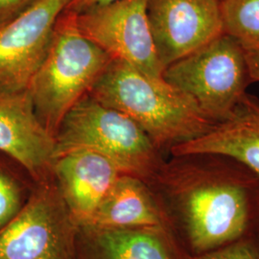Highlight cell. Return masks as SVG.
<instances>
[{
    "label": "cell",
    "mask_w": 259,
    "mask_h": 259,
    "mask_svg": "<svg viewBox=\"0 0 259 259\" xmlns=\"http://www.w3.org/2000/svg\"><path fill=\"white\" fill-rule=\"evenodd\" d=\"M90 95L129 116L161 153L203 137L217 124L163 77L144 74L118 60H111Z\"/></svg>",
    "instance_id": "obj_2"
},
{
    "label": "cell",
    "mask_w": 259,
    "mask_h": 259,
    "mask_svg": "<svg viewBox=\"0 0 259 259\" xmlns=\"http://www.w3.org/2000/svg\"><path fill=\"white\" fill-rule=\"evenodd\" d=\"M219 1H222V0H219Z\"/></svg>",
    "instance_id": "obj_22"
},
{
    "label": "cell",
    "mask_w": 259,
    "mask_h": 259,
    "mask_svg": "<svg viewBox=\"0 0 259 259\" xmlns=\"http://www.w3.org/2000/svg\"><path fill=\"white\" fill-rule=\"evenodd\" d=\"M36 0H0V24L18 16Z\"/></svg>",
    "instance_id": "obj_18"
},
{
    "label": "cell",
    "mask_w": 259,
    "mask_h": 259,
    "mask_svg": "<svg viewBox=\"0 0 259 259\" xmlns=\"http://www.w3.org/2000/svg\"><path fill=\"white\" fill-rule=\"evenodd\" d=\"M257 232H259V219H258V225H257Z\"/></svg>",
    "instance_id": "obj_21"
},
{
    "label": "cell",
    "mask_w": 259,
    "mask_h": 259,
    "mask_svg": "<svg viewBox=\"0 0 259 259\" xmlns=\"http://www.w3.org/2000/svg\"><path fill=\"white\" fill-rule=\"evenodd\" d=\"M147 16L163 69L224 33L219 0H148Z\"/></svg>",
    "instance_id": "obj_9"
},
{
    "label": "cell",
    "mask_w": 259,
    "mask_h": 259,
    "mask_svg": "<svg viewBox=\"0 0 259 259\" xmlns=\"http://www.w3.org/2000/svg\"><path fill=\"white\" fill-rule=\"evenodd\" d=\"M117 0H70L65 11L72 12L75 14H81L85 11L110 4Z\"/></svg>",
    "instance_id": "obj_19"
},
{
    "label": "cell",
    "mask_w": 259,
    "mask_h": 259,
    "mask_svg": "<svg viewBox=\"0 0 259 259\" xmlns=\"http://www.w3.org/2000/svg\"><path fill=\"white\" fill-rule=\"evenodd\" d=\"M93 232L102 259H189L166 227Z\"/></svg>",
    "instance_id": "obj_14"
},
{
    "label": "cell",
    "mask_w": 259,
    "mask_h": 259,
    "mask_svg": "<svg viewBox=\"0 0 259 259\" xmlns=\"http://www.w3.org/2000/svg\"><path fill=\"white\" fill-rule=\"evenodd\" d=\"M70 0H36L0 24V93L27 90L50 47L56 22Z\"/></svg>",
    "instance_id": "obj_8"
},
{
    "label": "cell",
    "mask_w": 259,
    "mask_h": 259,
    "mask_svg": "<svg viewBox=\"0 0 259 259\" xmlns=\"http://www.w3.org/2000/svg\"><path fill=\"white\" fill-rule=\"evenodd\" d=\"M21 207L19 185L12 178L0 171V229L9 223Z\"/></svg>",
    "instance_id": "obj_17"
},
{
    "label": "cell",
    "mask_w": 259,
    "mask_h": 259,
    "mask_svg": "<svg viewBox=\"0 0 259 259\" xmlns=\"http://www.w3.org/2000/svg\"><path fill=\"white\" fill-rule=\"evenodd\" d=\"M217 153L234 157L259 175V99L246 93L232 113L199 139L172 149V156Z\"/></svg>",
    "instance_id": "obj_12"
},
{
    "label": "cell",
    "mask_w": 259,
    "mask_h": 259,
    "mask_svg": "<svg viewBox=\"0 0 259 259\" xmlns=\"http://www.w3.org/2000/svg\"><path fill=\"white\" fill-rule=\"evenodd\" d=\"M56 156L89 149L109 158L123 175L150 184L164 164L162 153L129 116L90 94L76 104L55 137Z\"/></svg>",
    "instance_id": "obj_4"
},
{
    "label": "cell",
    "mask_w": 259,
    "mask_h": 259,
    "mask_svg": "<svg viewBox=\"0 0 259 259\" xmlns=\"http://www.w3.org/2000/svg\"><path fill=\"white\" fill-rule=\"evenodd\" d=\"M17 215L0 229V259H74L76 230L58 186L38 183Z\"/></svg>",
    "instance_id": "obj_6"
},
{
    "label": "cell",
    "mask_w": 259,
    "mask_h": 259,
    "mask_svg": "<svg viewBox=\"0 0 259 259\" xmlns=\"http://www.w3.org/2000/svg\"><path fill=\"white\" fill-rule=\"evenodd\" d=\"M93 231L166 227L163 212L150 185L121 175L85 226Z\"/></svg>",
    "instance_id": "obj_13"
},
{
    "label": "cell",
    "mask_w": 259,
    "mask_h": 259,
    "mask_svg": "<svg viewBox=\"0 0 259 259\" xmlns=\"http://www.w3.org/2000/svg\"><path fill=\"white\" fill-rule=\"evenodd\" d=\"M162 77L190 95L216 123L229 117L252 83L246 51L225 33L168 65Z\"/></svg>",
    "instance_id": "obj_5"
},
{
    "label": "cell",
    "mask_w": 259,
    "mask_h": 259,
    "mask_svg": "<svg viewBox=\"0 0 259 259\" xmlns=\"http://www.w3.org/2000/svg\"><path fill=\"white\" fill-rule=\"evenodd\" d=\"M148 0H117L76 14L79 30L111 60L144 74L162 77L147 16Z\"/></svg>",
    "instance_id": "obj_7"
},
{
    "label": "cell",
    "mask_w": 259,
    "mask_h": 259,
    "mask_svg": "<svg viewBox=\"0 0 259 259\" xmlns=\"http://www.w3.org/2000/svg\"><path fill=\"white\" fill-rule=\"evenodd\" d=\"M223 31L245 51L259 49V0L220 1Z\"/></svg>",
    "instance_id": "obj_15"
},
{
    "label": "cell",
    "mask_w": 259,
    "mask_h": 259,
    "mask_svg": "<svg viewBox=\"0 0 259 259\" xmlns=\"http://www.w3.org/2000/svg\"><path fill=\"white\" fill-rule=\"evenodd\" d=\"M52 175L73 219L85 227L122 173L101 154L74 149L56 156Z\"/></svg>",
    "instance_id": "obj_11"
},
{
    "label": "cell",
    "mask_w": 259,
    "mask_h": 259,
    "mask_svg": "<svg viewBox=\"0 0 259 259\" xmlns=\"http://www.w3.org/2000/svg\"><path fill=\"white\" fill-rule=\"evenodd\" d=\"M189 259H259V232L256 230L222 249Z\"/></svg>",
    "instance_id": "obj_16"
},
{
    "label": "cell",
    "mask_w": 259,
    "mask_h": 259,
    "mask_svg": "<svg viewBox=\"0 0 259 259\" xmlns=\"http://www.w3.org/2000/svg\"><path fill=\"white\" fill-rule=\"evenodd\" d=\"M55 138L38 119L27 91L0 93V152L37 182L52 174Z\"/></svg>",
    "instance_id": "obj_10"
},
{
    "label": "cell",
    "mask_w": 259,
    "mask_h": 259,
    "mask_svg": "<svg viewBox=\"0 0 259 259\" xmlns=\"http://www.w3.org/2000/svg\"><path fill=\"white\" fill-rule=\"evenodd\" d=\"M111 61L81 33L76 14L64 11L26 90L38 119L54 138L66 114L91 93Z\"/></svg>",
    "instance_id": "obj_3"
},
{
    "label": "cell",
    "mask_w": 259,
    "mask_h": 259,
    "mask_svg": "<svg viewBox=\"0 0 259 259\" xmlns=\"http://www.w3.org/2000/svg\"><path fill=\"white\" fill-rule=\"evenodd\" d=\"M149 185L189 258L257 230L259 175L234 157L206 152L173 156Z\"/></svg>",
    "instance_id": "obj_1"
},
{
    "label": "cell",
    "mask_w": 259,
    "mask_h": 259,
    "mask_svg": "<svg viewBox=\"0 0 259 259\" xmlns=\"http://www.w3.org/2000/svg\"><path fill=\"white\" fill-rule=\"evenodd\" d=\"M246 60L251 82H259V49L246 51Z\"/></svg>",
    "instance_id": "obj_20"
}]
</instances>
